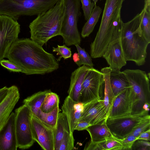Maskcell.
<instances>
[{
  "mask_svg": "<svg viewBox=\"0 0 150 150\" xmlns=\"http://www.w3.org/2000/svg\"><path fill=\"white\" fill-rule=\"evenodd\" d=\"M15 129L18 148L28 149L35 142L31 131L29 108L23 104L15 110Z\"/></svg>",
  "mask_w": 150,
  "mask_h": 150,
  "instance_id": "cell-9",
  "label": "cell"
},
{
  "mask_svg": "<svg viewBox=\"0 0 150 150\" xmlns=\"http://www.w3.org/2000/svg\"><path fill=\"white\" fill-rule=\"evenodd\" d=\"M64 11L60 32L66 46L80 45L81 39L77 27L80 11V0H64Z\"/></svg>",
  "mask_w": 150,
  "mask_h": 150,
  "instance_id": "cell-6",
  "label": "cell"
},
{
  "mask_svg": "<svg viewBox=\"0 0 150 150\" xmlns=\"http://www.w3.org/2000/svg\"><path fill=\"white\" fill-rule=\"evenodd\" d=\"M20 32V25L16 21L0 14V61L6 58Z\"/></svg>",
  "mask_w": 150,
  "mask_h": 150,
  "instance_id": "cell-10",
  "label": "cell"
},
{
  "mask_svg": "<svg viewBox=\"0 0 150 150\" xmlns=\"http://www.w3.org/2000/svg\"><path fill=\"white\" fill-rule=\"evenodd\" d=\"M64 9V0H59L51 8L38 15L29 25L30 39L42 46L60 35Z\"/></svg>",
  "mask_w": 150,
  "mask_h": 150,
  "instance_id": "cell-4",
  "label": "cell"
},
{
  "mask_svg": "<svg viewBox=\"0 0 150 150\" xmlns=\"http://www.w3.org/2000/svg\"><path fill=\"white\" fill-rule=\"evenodd\" d=\"M50 90L49 89L40 91L28 97L23 100V104L29 108L32 114L36 116L46 94Z\"/></svg>",
  "mask_w": 150,
  "mask_h": 150,
  "instance_id": "cell-22",
  "label": "cell"
},
{
  "mask_svg": "<svg viewBox=\"0 0 150 150\" xmlns=\"http://www.w3.org/2000/svg\"><path fill=\"white\" fill-rule=\"evenodd\" d=\"M104 87L102 72L90 68L82 84L79 101L84 104L94 100H103Z\"/></svg>",
  "mask_w": 150,
  "mask_h": 150,
  "instance_id": "cell-7",
  "label": "cell"
},
{
  "mask_svg": "<svg viewBox=\"0 0 150 150\" xmlns=\"http://www.w3.org/2000/svg\"><path fill=\"white\" fill-rule=\"evenodd\" d=\"M86 130L89 133L91 137L90 141L92 142L102 141L112 136L106 123L91 125Z\"/></svg>",
  "mask_w": 150,
  "mask_h": 150,
  "instance_id": "cell-23",
  "label": "cell"
},
{
  "mask_svg": "<svg viewBox=\"0 0 150 150\" xmlns=\"http://www.w3.org/2000/svg\"><path fill=\"white\" fill-rule=\"evenodd\" d=\"M91 125L83 120H79L77 122L74 128V130L81 131L86 130Z\"/></svg>",
  "mask_w": 150,
  "mask_h": 150,
  "instance_id": "cell-37",
  "label": "cell"
},
{
  "mask_svg": "<svg viewBox=\"0 0 150 150\" xmlns=\"http://www.w3.org/2000/svg\"><path fill=\"white\" fill-rule=\"evenodd\" d=\"M150 129H149L140 134L137 138V139H140L150 141Z\"/></svg>",
  "mask_w": 150,
  "mask_h": 150,
  "instance_id": "cell-38",
  "label": "cell"
},
{
  "mask_svg": "<svg viewBox=\"0 0 150 150\" xmlns=\"http://www.w3.org/2000/svg\"><path fill=\"white\" fill-rule=\"evenodd\" d=\"M61 111L59 105L49 112H44L40 109L36 116L44 124L54 129L56 125L58 114Z\"/></svg>",
  "mask_w": 150,
  "mask_h": 150,
  "instance_id": "cell-25",
  "label": "cell"
},
{
  "mask_svg": "<svg viewBox=\"0 0 150 150\" xmlns=\"http://www.w3.org/2000/svg\"><path fill=\"white\" fill-rule=\"evenodd\" d=\"M30 121L35 141L44 150H54V129L44 124L31 112Z\"/></svg>",
  "mask_w": 150,
  "mask_h": 150,
  "instance_id": "cell-12",
  "label": "cell"
},
{
  "mask_svg": "<svg viewBox=\"0 0 150 150\" xmlns=\"http://www.w3.org/2000/svg\"><path fill=\"white\" fill-rule=\"evenodd\" d=\"M111 71L109 67H104L101 69L105 81L104 98L103 101L106 112L109 115L113 101L115 96L112 89L110 80V75Z\"/></svg>",
  "mask_w": 150,
  "mask_h": 150,
  "instance_id": "cell-21",
  "label": "cell"
},
{
  "mask_svg": "<svg viewBox=\"0 0 150 150\" xmlns=\"http://www.w3.org/2000/svg\"><path fill=\"white\" fill-rule=\"evenodd\" d=\"M74 139L73 134L70 131L65 132L61 142L59 150H72L75 149Z\"/></svg>",
  "mask_w": 150,
  "mask_h": 150,
  "instance_id": "cell-29",
  "label": "cell"
},
{
  "mask_svg": "<svg viewBox=\"0 0 150 150\" xmlns=\"http://www.w3.org/2000/svg\"><path fill=\"white\" fill-rule=\"evenodd\" d=\"M149 118V112L144 110L138 113L108 117L106 123L112 135L117 139H122L129 135L139 123Z\"/></svg>",
  "mask_w": 150,
  "mask_h": 150,
  "instance_id": "cell-8",
  "label": "cell"
},
{
  "mask_svg": "<svg viewBox=\"0 0 150 150\" xmlns=\"http://www.w3.org/2000/svg\"><path fill=\"white\" fill-rule=\"evenodd\" d=\"M19 98L17 87L13 85L9 87L7 96L0 104V129L8 120Z\"/></svg>",
  "mask_w": 150,
  "mask_h": 150,
  "instance_id": "cell-17",
  "label": "cell"
},
{
  "mask_svg": "<svg viewBox=\"0 0 150 150\" xmlns=\"http://www.w3.org/2000/svg\"><path fill=\"white\" fill-rule=\"evenodd\" d=\"M84 104L72 99L68 96L65 98L61 109L68 120L71 133L73 134L75 125L80 119Z\"/></svg>",
  "mask_w": 150,
  "mask_h": 150,
  "instance_id": "cell-16",
  "label": "cell"
},
{
  "mask_svg": "<svg viewBox=\"0 0 150 150\" xmlns=\"http://www.w3.org/2000/svg\"><path fill=\"white\" fill-rule=\"evenodd\" d=\"M132 100L131 87L126 88L116 96L112 103L109 118L131 114Z\"/></svg>",
  "mask_w": 150,
  "mask_h": 150,
  "instance_id": "cell-14",
  "label": "cell"
},
{
  "mask_svg": "<svg viewBox=\"0 0 150 150\" xmlns=\"http://www.w3.org/2000/svg\"><path fill=\"white\" fill-rule=\"evenodd\" d=\"M59 103L58 95L50 90L46 94L40 109L44 112H49L59 105Z\"/></svg>",
  "mask_w": 150,
  "mask_h": 150,
  "instance_id": "cell-26",
  "label": "cell"
},
{
  "mask_svg": "<svg viewBox=\"0 0 150 150\" xmlns=\"http://www.w3.org/2000/svg\"><path fill=\"white\" fill-rule=\"evenodd\" d=\"M104 150H123V147L120 140L112 136L104 141Z\"/></svg>",
  "mask_w": 150,
  "mask_h": 150,
  "instance_id": "cell-30",
  "label": "cell"
},
{
  "mask_svg": "<svg viewBox=\"0 0 150 150\" xmlns=\"http://www.w3.org/2000/svg\"><path fill=\"white\" fill-rule=\"evenodd\" d=\"M124 1L106 0L99 29L90 45L91 58L102 57L114 33L122 28L123 22L121 17V11Z\"/></svg>",
  "mask_w": 150,
  "mask_h": 150,
  "instance_id": "cell-2",
  "label": "cell"
},
{
  "mask_svg": "<svg viewBox=\"0 0 150 150\" xmlns=\"http://www.w3.org/2000/svg\"><path fill=\"white\" fill-rule=\"evenodd\" d=\"M91 67L85 65L79 67L71 74L68 96L74 101L78 102L81 86Z\"/></svg>",
  "mask_w": 150,
  "mask_h": 150,
  "instance_id": "cell-18",
  "label": "cell"
},
{
  "mask_svg": "<svg viewBox=\"0 0 150 150\" xmlns=\"http://www.w3.org/2000/svg\"><path fill=\"white\" fill-rule=\"evenodd\" d=\"M149 129H150V118L139 123L133 129L129 134H132L137 138L140 134Z\"/></svg>",
  "mask_w": 150,
  "mask_h": 150,
  "instance_id": "cell-32",
  "label": "cell"
},
{
  "mask_svg": "<svg viewBox=\"0 0 150 150\" xmlns=\"http://www.w3.org/2000/svg\"><path fill=\"white\" fill-rule=\"evenodd\" d=\"M52 51L57 52V55L60 56L56 59L58 62L60 61L62 58H63L64 59H66L70 58L72 55L71 48L67 47L65 44L62 45H57V47H53Z\"/></svg>",
  "mask_w": 150,
  "mask_h": 150,
  "instance_id": "cell-31",
  "label": "cell"
},
{
  "mask_svg": "<svg viewBox=\"0 0 150 150\" xmlns=\"http://www.w3.org/2000/svg\"><path fill=\"white\" fill-rule=\"evenodd\" d=\"M77 49L79 57V60L76 63L79 67L85 65L91 68L93 67V64L92 58L84 49L81 47L79 45H75Z\"/></svg>",
  "mask_w": 150,
  "mask_h": 150,
  "instance_id": "cell-28",
  "label": "cell"
},
{
  "mask_svg": "<svg viewBox=\"0 0 150 150\" xmlns=\"http://www.w3.org/2000/svg\"><path fill=\"white\" fill-rule=\"evenodd\" d=\"M93 1V2L94 3L95 5L96 4V3L98 2V1L99 0H92ZM100 1H101L102 0H100Z\"/></svg>",
  "mask_w": 150,
  "mask_h": 150,
  "instance_id": "cell-41",
  "label": "cell"
},
{
  "mask_svg": "<svg viewBox=\"0 0 150 150\" xmlns=\"http://www.w3.org/2000/svg\"><path fill=\"white\" fill-rule=\"evenodd\" d=\"M150 8H144L140 13L141 21L140 27L143 35L150 42Z\"/></svg>",
  "mask_w": 150,
  "mask_h": 150,
  "instance_id": "cell-27",
  "label": "cell"
},
{
  "mask_svg": "<svg viewBox=\"0 0 150 150\" xmlns=\"http://www.w3.org/2000/svg\"><path fill=\"white\" fill-rule=\"evenodd\" d=\"M110 80L112 89L115 96L124 90L131 87L122 71H111L110 75Z\"/></svg>",
  "mask_w": 150,
  "mask_h": 150,
  "instance_id": "cell-20",
  "label": "cell"
},
{
  "mask_svg": "<svg viewBox=\"0 0 150 150\" xmlns=\"http://www.w3.org/2000/svg\"><path fill=\"white\" fill-rule=\"evenodd\" d=\"M122 72L131 86L132 100L131 114L144 111L143 106L146 103H150V74L137 69H127Z\"/></svg>",
  "mask_w": 150,
  "mask_h": 150,
  "instance_id": "cell-5",
  "label": "cell"
},
{
  "mask_svg": "<svg viewBox=\"0 0 150 150\" xmlns=\"http://www.w3.org/2000/svg\"><path fill=\"white\" fill-rule=\"evenodd\" d=\"M108 117L103 100H96L84 104L79 120H83L92 125L106 123Z\"/></svg>",
  "mask_w": 150,
  "mask_h": 150,
  "instance_id": "cell-13",
  "label": "cell"
},
{
  "mask_svg": "<svg viewBox=\"0 0 150 150\" xmlns=\"http://www.w3.org/2000/svg\"><path fill=\"white\" fill-rule=\"evenodd\" d=\"M15 117V113L12 112L5 124L0 129V150L17 149Z\"/></svg>",
  "mask_w": 150,
  "mask_h": 150,
  "instance_id": "cell-15",
  "label": "cell"
},
{
  "mask_svg": "<svg viewBox=\"0 0 150 150\" xmlns=\"http://www.w3.org/2000/svg\"><path fill=\"white\" fill-rule=\"evenodd\" d=\"M27 75H44L52 72L59 64L52 54L31 39H18L11 47L6 57Z\"/></svg>",
  "mask_w": 150,
  "mask_h": 150,
  "instance_id": "cell-1",
  "label": "cell"
},
{
  "mask_svg": "<svg viewBox=\"0 0 150 150\" xmlns=\"http://www.w3.org/2000/svg\"><path fill=\"white\" fill-rule=\"evenodd\" d=\"M149 141L142 139H137L133 144L132 150H150Z\"/></svg>",
  "mask_w": 150,
  "mask_h": 150,
  "instance_id": "cell-34",
  "label": "cell"
},
{
  "mask_svg": "<svg viewBox=\"0 0 150 150\" xmlns=\"http://www.w3.org/2000/svg\"><path fill=\"white\" fill-rule=\"evenodd\" d=\"M66 131L70 132L67 119L63 112H59L56 125L54 129V150H59L61 141Z\"/></svg>",
  "mask_w": 150,
  "mask_h": 150,
  "instance_id": "cell-19",
  "label": "cell"
},
{
  "mask_svg": "<svg viewBox=\"0 0 150 150\" xmlns=\"http://www.w3.org/2000/svg\"><path fill=\"white\" fill-rule=\"evenodd\" d=\"M137 138L132 134H129L122 139H119L123 147V150L132 149V147Z\"/></svg>",
  "mask_w": 150,
  "mask_h": 150,
  "instance_id": "cell-36",
  "label": "cell"
},
{
  "mask_svg": "<svg viewBox=\"0 0 150 150\" xmlns=\"http://www.w3.org/2000/svg\"><path fill=\"white\" fill-rule=\"evenodd\" d=\"M9 91V87L4 86L0 88V104L7 96Z\"/></svg>",
  "mask_w": 150,
  "mask_h": 150,
  "instance_id": "cell-39",
  "label": "cell"
},
{
  "mask_svg": "<svg viewBox=\"0 0 150 150\" xmlns=\"http://www.w3.org/2000/svg\"><path fill=\"white\" fill-rule=\"evenodd\" d=\"M141 18L138 14L132 19L123 23L121 41L127 61H132L138 66L144 64L147 49L150 42L142 34L140 27Z\"/></svg>",
  "mask_w": 150,
  "mask_h": 150,
  "instance_id": "cell-3",
  "label": "cell"
},
{
  "mask_svg": "<svg viewBox=\"0 0 150 150\" xmlns=\"http://www.w3.org/2000/svg\"><path fill=\"white\" fill-rule=\"evenodd\" d=\"M102 10L98 6L95 5L91 16L83 26L81 35L83 38L88 37L93 31L99 19Z\"/></svg>",
  "mask_w": 150,
  "mask_h": 150,
  "instance_id": "cell-24",
  "label": "cell"
},
{
  "mask_svg": "<svg viewBox=\"0 0 150 150\" xmlns=\"http://www.w3.org/2000/svg\"><path fill=\"white\" fill-rule=\"evenodd\" d=\"M80 1L82 4V8L85 19L87 21L91 16L96 5L92 1V0H80Z\"/></svg>",
  "mask_w": 150,
  "mask_h": 150,
  "instance_id": "cell-33",
  "label": "cell"
},
{
  "mask_svg": "<svg viewBox=\"0 0 150 150\" xmlns=\"http://www.w3.org/2000/svg\"><path fill=\"white\" fill-rule=\"evenodd\" d=\"M122 29L116 31L102 57L106 60L112 71H120L127 64L121 41Z\"/></svg>",
  "mask_w": 150,
  "mask_h": 150,
  "instance_id": "cell-11",
  "label": "cell"
},
{
  "mask_svg": "<svg viewBox=\"0 0 150 150\" xmlns=\"http://www.w3.org/2000/svg\"><path fill=\"white\" fill-rule=\"evenodd\" d=\"M1 65L10 71L22 72V70L15 64L9 60L3 59L0 61Z\"/></svg>",
  "mask_w": 150,
  "mask_h": 150,
  "instance_id": "cell-35",
  "label": "cell"
},
{
  "mask_svg": "<svg viewBox=\"0 0 150 150\" xmlns=\"http://www.w3.org/2000/svg\"><path fill=\"white\" fill-rule=\"evenodd\" d=\"M73 59L74 62L76 63L79 60V57L78 53L75 52L73 55Z\"/></svg>",
  "mask_w": 150,
  "mask_h": 150,
  "instance_id": "cell-40",
  "label": "cell"
}]
</instances>
